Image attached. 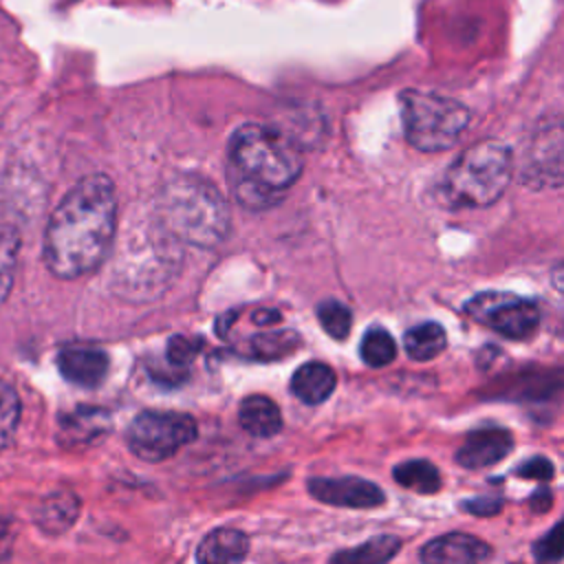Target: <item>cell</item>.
<instances>
[{"mask_svg":"<svg viewBox=\"0 0 564 564\" xmlns=\"http://www.w3.org/2000/svg\"><path fill=\"white\" fill-rule=\"evenodd\" d=\"M117 194L106 174L79 178L55 205L44 229V262L55 278L75 280L97 269L112 249Z\"/></svg>","mask_w":564,"mask_h":564,"instance_id":"6da1fadb","label":"cell"},{"mask_svg":"<svg viewBox=\"0 0 564 564\" xmlns=\"http://www.w3.org/2000/svg\"><path fill=\"white\" fill-rule=\"evenodd\" d=\"M304 167L295 141L273 126L242 123L227 145V176L234 198L247 209L275 205Z\"/></svg>","mask_w":564,"mask_h":564,"instance_id":"7a4b0ae2","label":"cell"},{"mask_svg":"<svg viewBox=\"0 0 564 564\" xmlns=\"http://www.w3.org/2000/svg\"><path fill=\"white\" fill-rule=\"evenodd\" d=\"M156 223L167 240L212 247L223 240L229 214L216 185L198 174L170 178L156 200Z\"/></svg>","mask_w":564,"mask_h":564,"instance_id":"3957f363","label":"cell"},{"mask_svg":"<svg viewBox=\"0 0 564 564\" xmlns=\"http://www.w3.org/2000/svg\"><path fill=\"white\" fill-rule=\"evenodd\" d=\"M511 174V150L498 139H482L452 163L443 192L458 207H489L505 194Z\"/></svg>","mask_w":564,"mask_h":564,"instance_id":"277c9868","label":"cell"},{"mask_svg":"<svg viewBox=\"0 0 564 564\" xmlns=\"http://www.w3.org/2000/svg\"><path fill=\"white\" fill-rule=\"evenodd\" d=\"M399 104L405 139L421 152L449 150L471 119L465 104L430 90H403Z\"/></svg>","mask_w":564,"mask_h":564,"instance_id":"5b68a950","label":"cell"},{"mask_svg":"<svg viewBox=\"0 0 564 564\" xmlns=\"http://www.w3.org/2000/svg\"><path fill=\"white\" fill-rule=\"evenodd\" d=\"M196 432V421L189 414L145 410L128 427V447L141 460L161 463L189 445Z\"/></svg>","mask_w":564,"mask_h":564,"instance_id":"8992f818","label":"cell"},{"mask_svg":"<svg viewBox=\"0 0 564 564\" xmlns=\"http://www.w3.org/2000/svg\"><path fill=\"white\" fill-rule=\"evenodd\" d=\"M465 313L507 339H527L540 324V311L533 302L505 291H482L469 297Z\"/></svg>","mask_w":564,"mask_h":564,"instance_id":"52a82bcc","label":"cell"},{"mask_svg":"<svg viewBox=\"0 0 564 564\" xmlns=\"http://www.w3.org/2000/svg\"><path fill=\"white\" fill-rule=\"evenodd\" d=\"M527 187L564 185V121H544L527 141L520 163Z\"/></svg>","mask_w":564,"mask_h":564,"instance_id":"ba28073f","label":"cell"},{"mask_svg":"<svg viewBox=\"0 0 564 564\" xmlns=\"http://www.w3.org/2000/svg\"><path fill=\"white\" fill-rule=\"evenodd\" d=\"M308 491L319 502L333 507H350V509H372L379 507L386 496L383 491L364 478L341 476V478H311Z\"/></svg>","mask_w":564,"mask_h":564,"instance_id":"9c48e42d","label":"cell"},{"mask_svg":"<svg viewBox=\"0 0 564 564\" xmlns=\"http://www.w3.org/2000/svg\"><path fill=\"white\" fill-rule=\"evenodd\" d=\"M110 430V412L95 405H79L66 414H59L57 441L68 449H82L99 443Z\"/></svg>","mask_w":564,"mask_h":564,"instance_id":"30bf717a","label":"cell"},{"mask_svg":"<svg viewBox=\"0 0 564 564\" xmlns=\"http://www.w3.org/2000/svg\"><path fill=\"white\" fill-rule=\"evenodd\" d=\"M419 557L423 564H487L491 546L467 533H445L430 540Z\"/></svg>","mask_w":564,"mask_h":564,"instance_id":"8fae6325","label":"cell"},{"mask_svg":"<svg viewBox=\"0 0 564 564\" xmlns=\"http://www.w3.org/2000/svg\"><path fill=\"white\" fill-rule=\"evenodd\" d=\"M513 447V438L502 427H480L467 436L463 447L456 452V463L467 469L489 467L502 460Z\"/></svg>","mask_w":564,"mask_h":564,"instance_id":"7c38bea8","label":"cell"},{"mask_svg":"<svg viewBox=\"0 0 564 564\" xmlns=\"http://www.w3.org/2000/svg\"><path fill=\"white\" fill-rule=\"evenodd\" d=\"M57 366L66 381L82 388H95L106 379L110 361L101 348L68 346L57 355Z\"/></svg>","mask_w":564,"mask_h":564,"instance_id":"4fadbf2b","label":"cell"},{"mask_svg":"<svg viewBox=\"0 0 564 564\" xmlns=\"http://www.w3.org/2000/svg\"><path fill=\"white\" fill-rule=\"evenodd\" d=\"M249 538L240 529L220 527L209 531L196 551L198 564H240L247 557Z\"/></svg>","mask_w":564,"mask_h":564,"instance_id":"5bb4252c","label":"cell"},{"mask_svg":"<svg viewBox=\"0 0 564 564\" xmlns=\"http://www.w3.org/2000/svg\"><path fill=\"white\" fill-rule=\"evenodd\" d=\"M79 516V498L70 491H53L46 498L40 500V505L33 511L35 524L48 533L59 535L66 533Z\"/></svg>","mask_w":564,"mask_h":564,"instance_id":"9a60e30c","label":"cell"},{"mask_svg":"<svg viewBox=\"0 0 564 564\" xmlns=\"http://www.w3.org/2000/svg\"><path fill=\"white\" fill-rule=\"evenodd\" d=\"M335 383H337V377L328 364L308 361L295 370L291 379V390L300 401L308 405H317L333 394Z\"/></svg>","mask_w":564,"mask_h":564,"instance_id":"2e32d148","label":"cell"},{"mask_svg":"<svg viewBox=\"0 0 564 564\" xmlns=\"http://www.w3.org/2000/svg\"><path fill=\"white\" fill-rule=\"evenodd\" d=\"M238 423L247 434L256 438H269L282 430V414L269 397L251 394L242 399L238 408Z\"/></svg>","mask_w":564,"mask_h":564,"instance_id":"e0dca14e","label":"cell"},{"mask_svg":"<svg viewBox=\"0 0 564 564\" xmlns=\"http://www.w3.org/2000/svg\"><path fill=\"white\" fill-rule=\"evenodd\" d=\"M401 549L397 535H375L355 549L333 555L330 564H388Z\"/></svg>","mask_w":564,"mask_h":564,"instance_id":"ac0fdd59","label":"cell"},{"mask_svg":"<svg viewBox=\"0 0 564 564\" xmlns=\"http://www.w3.org/2000/svg\"><path fill=\"white\" fill-rule=\"evenodd\" d=\"M445 344H447L445 330L436 322L416 324L410 330H405V335H403L405 352L414 361H430V359L438 357L445 350Z\"/></svg>","mask_w":564,"mask_h":564,"instance_id":"d6986e66","label":"cell"},{"mask_svg":"<svg viewBox=\"0 0 564 564\" xmlns=\"http://www.w3.org/2000/svg\"><path fill=\"white\" fill-rule=\"evenodd\" d=\"M394 480L408 489H414L419 494H434L441 487V474L438 469L425 460V458H414L399 463L394 467Z\"/></svg>","mask_w":564,"mask_h":564,"instance_id":"ffe728a7","label":"cell"},{"mask_svg":"<svg viewBox=\"0 0 564 564\" xmlns=\"http://www.w3.org/2000/svg\"><path fill=\"white\" fill-rule=\"evenodd\" d=\"M20 256V234L11 225L0 223V306L7 300Z\"/></svg>","mask_w":564,"mask_h":564,"instance_id":"44dd1931","label":"cell"},{"mask_svg":"<svg viewBox=\"0 0 564 564\" xmlns=\"http://www.w3.org/2000/svg\"><path fill=\"white\" fill-rule=\"evenodd\" d=\"M359 352H361V359L368 366L383 368V366H388L394 359L397 344H394V339H392V335L388 330L370 328V330H366V335L361 339Z\"/></svg>","mask_w":564,"mask_h":564,"instance_id":"7402d4cb","label":"cell"},{"mask_svg":"<svg viewBox=\"0 0 564 564\" xmlns=\"http://www.w3.org/2000/svg\"><path fill=\"white\" fill-rule=\"evenodd\" d=\"M317 319L333 339H346L352 326V313L337 300H326L317 306Z\"/></svg>","mask_w":564,"mask_h":564,"instance_id":"603a6c76","label":"cell"},{"mask_svg":"<svg viewBox=\"0 0 564 564\" xmlns=\"http://www.w3.org/2000/svg\"><path fill=\"white\" fill-rule=\"evenodd\" d=\"M20 423V399L18 392L0 379V449H4Z\"/></svg>","mask_w":564,"mask_h":564,"instance_id":"cb8c5ba5","label":"cell"},{"mask_svg":"<svg viewBox=\"0 0 564 564\" xmlns=\"http://www.w3.org/2000/svg\"><path fill=\"white\" fill-rule=\"evenodd\" d=\"M533 557L540 564H555L564 557V520L533 544Z\"/></svg>","mask_w":564,"mask_h":564,"instance_id":"d4e9b609","label":"cell"},{"mask_svg":"<svg viewBox=\"0 0 564 564\" xmlns=\"http://www.w3.org/2000/svg\"><path fill=\"white\" fill-rule=\"evenodd\" d=\"M198 352V341L176 335L167 341V361L172 366H187Z\"/></svg>","mask_w":564,"mask_h":564,"instance_id":"484cf974","label":"cell"},{"mask_svg":"<svg viewBox=\"0 0 564 564\" xmlns=\"http://www.w3.org/2000/svg\"><path fill=\"white\" fill-rule=\"evenodd\" d=\"M516 476L520 478H538V480H549L553 476V465L544 456H533L527 458L516 467Z\"/></svg>","mask_w":564,"mask_h":564,"instance_id":"4316f807","label":"cell"},{"mask_svg":"<svg viewBox=\"0 0 564 564\" xmlns=\"http://www.w3.org/2000/svg\"><path fill=\"white\" fill-rule=\"evenodd\" d=\"M465 509H469L471 513H480V516H491L500 509V500L494 498H478V500H469L465 502Z\"/></svg>","mask_w":564,"mask_h":564,"instance_id":"83f0119b","label":"cell"},{"mask_svg":"<svg viewBox=\"0 0 564 564\" xmlns=\"http://www.w3.org/2000/svg\"><path fill=\"white\" fill-rule=\"evenodd\" d=\"M551 280H553V286H555L560 293H564V262L553 269Z\"/></svg>","mask_w":564,"mask_h":564,"instance_id":"f1b7e54d","label":"cell"}]
</instances>
